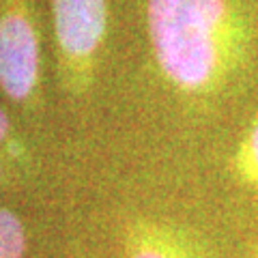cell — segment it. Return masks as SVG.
Here are the masks:
<instances>
[{
  "label": "cell",
  "instance_id": "cell-2",
  "mask_svg": "<svg viewBox=\"0 0 258 258\" xmlns=\"http://www.w3.org/2000/svg\"><path fill=\"white\" fill-rule=\"evenodd\" d=\"M39 74L35 30L22 15L0 18V86L13 99L28 97Z\"/></svg>",
  "mask_w": 258,
  "mask_h": 258
},
{
  "label": "cell",
  "instance_id": "cell-5",
  "mask_svg": "<svg viewBox=\"0 0 258 258\" xmlns=\"http://www.w3.org/2000/svg\"><path fill=\"white\" fill-rule=\"evenodd\" d=\"M245 153H247V159H249V168H252V170L258 174V123L254 125L252 134H249Z\"/></svg>",
  "mask_w": 258,
  "mask_h": 258
},
{
  "label": "cell",
  "instance_id": "cell-3",
  "mask_svg": "<svg viewBox=\"0 0 258 258\" xmlns=\"http://www.w3.org/2000/svg\"><path fill=\"white\" fill-rule=\"evenodd\" d=\"M54 22L62 50L88 56L106 32V0H54Z\"/></svg>",
  "mask_w": 258,
  "mask_h": 258
},
{
  "label": "cell",
  "instance_id": "cell-1",
  "mask_svg": "<svg viewBox=\"0 0 258 258\" xmlns=\"http://www.w3.org/2000/svg\"><path fill=\"white\" fill-rule=\"evenodd\" d=\"M224 0H149V30L159 67L174 84L203 88L222 60Z\"/></svg>",
  "mask_w": 258,
  "mask_h": 258
},
{
  "label": "cell",
  "instance_id": "cell-6",
  "mask_svg": "<svg viewBox=\"0 0 258 258\" xmlns=\"http://www.w3.org/2000/svg\"><path fill=\"white\" fill-rule=\"evenodd\" d=\"M134 258H170V256H166L164 252H159V249L147 247V249H140V252H136Z\"/></svg>",
  "mask_w": 258,
  "mask_h": 258
},
{
  "label": "cell",
  "instance_id": "cell-7",
  "mask_svg": "<svg viewBox=\"0 0 258 258\" xmlns=\"http://www.w3.org/2000/svg\"><path fill=\"white\" fill-rule=\"evenodd\" d=\"M9 132V120H7V116H5V112L0 110V140L5 138V134Z\"/></svg>",
  "mask_w": 258,
  "mask_h": 258
},
{
  "label": "cell",
  "instance_id": "cell-4",
  "mask_svg": "<svg viewBox=\"0 0 258 258\" xmlns=\"http://www.w3.org/2000/svg\"><path fill=\"white\" fill-rule=\"evenodd\" d=\"M26 237L20 220L11 211L0 209V258H22Z\"/></svg>",
  "mask_w": 258,
  "mask_h": 258
}]
</instances>
